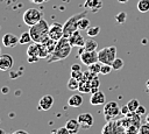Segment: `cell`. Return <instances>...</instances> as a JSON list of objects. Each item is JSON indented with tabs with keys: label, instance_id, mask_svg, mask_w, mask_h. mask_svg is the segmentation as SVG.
I'll use <instances>...</instances> for the list:
<instances>
[{
	"label": "cell",
	"instance_id": "obj_24",
	"mask_svg": "<svg viewBox=\"0 0 149 134\" xmlns=\"http://www.w3.org/2000/svg\"><path fill=\"white\" fill-rule=\"evenodd\" d=\"M100 70H101V63L100 62H95V63L88 65V71L95 76H98V73H100Z\"/></svg>",
	"mask_w": 149,
	"mask_h": 134
},
{
	"label": "cell",
	"instance_id": "obj_3",
	"mask_svg": "<svg viewBox=\"0 0 149 134\" xmlns=\"http://www.w3.org/2000/svg\"><path fill=\"white\" fill-rule=\"evenodd\" d=\"M86 12H87V10L77 13V14L70 16V17L65 21V23L63 24V36H64V37H70V35H71L72 33H74L76 30H79V29H78V21L80 20V17L86 16Z\"/></svg>",
	"mask_w": 149,
	"mask_h": 134
},
{
	"label": "cell",
	"instance_id": "obj_29",
	"mask_svg": "<svg viewBox=\"0 0 149 134\" xmlns=\"http://www.w3.org/2000/svg\"><path fill=\"white\" fill-rule=\"evenodd\" d=\"M123 64H125L123 59L116 57V58L113 61V63H112V68H113V70H120V69L123 68Z\"/></svg>",
	"mask_w": 149,
	"mask_h": 134
},
{
	"label": "cell",
	"instance_id": "obj_9",
	"mask_svg": "<svg viewBox=\"0 0 149 134\" xmlns=\"http://www.w3.org/2000/svg\"><path fill=\"white\" fill-rule=\"evenodd\" d=\"M49 37L54 41H58L63 37V24L61 23H52L49 27Z\"/></svg>",
	"mask_w": 149,
	"mask_h": 134
},
{
	"label": "cell",
	"instance_id": "obj_28",
	"mask_svg": "<svg viewBox=\"0 0 149 134\" xmlns=\"http://www.w3.org/2000/svg\"><path fill=\"white\" fill-rule=\"evenodd\" d=\"M127 106H128V108H129L130 112H136L137 107L140 106V103H139L137 99L134 98V99H130V100L127 103Z\"/></svg>",
	"mask_w": 149,
	"mask_h": 134
},
{
	"label": "cell",
	"instance_id": "obj_39",
	"mask_svg": "<svg viewBox=\"0 0 149 134\" xmlns=\"http://www.w3.org/2000/svg\"><path fill=\"white\" fill-rule=\"evenodd\" d=\"M13 134H29V133L26 132V131H15Z\"/></svg>",
	"mask_w": 149,
	"mask_h": 134
},
{
	"label": "cell",
	"instance_id": "obj_18",
	"mask_svg": "<svg viewBox=\"0 0 149 134\" xmlns=\"http://www.w3.org/2000/svg\"><path fill=\"white\" fill-rule=\"evenodd\" d=\"M83 104V97L78 93H73L69 99H68V105L71 107H79Z\"/></svg>",
	"mask_w": 149,
	"mask_h": 134
},
{
	"label": "cell",
	"instance_id": "obj_32",
	"mask_svg": "<svg viewBox=\"0 0 149 134\" xmlns=\"http://www.w3.org/2000/svg\"><path fill=\"white\" fill-rule=\"evenodd\" d=\"M112 65L111 64H102L101 63V70H100V73L101 75H108L111 71H112Z\"/></svg>",
	"mask_w": 149,
	"mask_h": 134
},
{
	"label": "cell",
	"instance_id": "obj_23",
	"mask_svg": "<svg viewBox=\"0 0 149 134\" xmlns=\"http://www.w3.org/2000/svg\"><path fill=\"white\" fill-rule=\"evenodd\" d=\"M90 27V20L86 16L80 17V20L78 21V29L79 30H86Z\"/></svg>",
	"mask_w": 149,
	"mask_h": 134
},
{
	"label": "cell",
	"instance_id": "obj_20",
	"mask_svg": "<svg viewBox=\"0 0 149 134\" xmlns=\"http://www.w3.org/2000/svg\"><path fill=\"white\" fill-rule=\"evenodd\" d=\"M84 50H86V51H94V50H97V48H98V43L91 37V38H88V40H86L85 41V44H84Z\"/></svg>",
	"mask_w": 149,
	"mask_h": 134
},
{
	"label": "cell",
	"instance_id": "obj_16",
	"mask_svg": "<svg viewBox=\"0 0 149 134\" xmlns=\"http://www.w3.org/2000/svg\"><path fill=\"white\" fill-rule=\"evenodd\" d=\"M101 7H102L101 0H85V2H84V8H86V10H90L93 13L98 12Z\"/></svg>",
	"mask_w": 149,
	"mask_h": 134
},
{
	"label": "cell",
	"instance_id": "obj_13",
	"mask_svg": "<svg viewBox=\"0 0 149 134\" xmlns=\"http://www.w3.org/2000/svg\"><path fill=\"white\" fill-rule=\"evenodd\" d=\"M2 44L6 47V48H14L15 45L20 44L19 43V37L15 35V34H12V33H7L2 36Z\"/></svg>",
	"mask_w": 149,
	"mask_h": 134
},
{
	"label": "cell",
	"instance_id": "obj_35",
	"mask_svg": "<svg viewBox=\"0 0 149 134\" xmlns=\"http://www.w3.org/2000/svg\"><path fill=\"white\" fill-rule=\"evenodd\" d=\"M56 134H71V133L69 132V129H68L65 126H63V127H59V128L56 131Z\"/></svg>",
	"mask_w": 149,
	"mask_h": 134
},
{
	"label": "cell",
	"instance_id": "obj_12",
	"mask_svg": "<svg viewBox=\"0 0 149 134\" xmlns=\"http://www.w3.org/2000/svg\"><path fill=\"white\" fill-rule=\"evenodd\" d=\"M52 105H54V97L50 94H45L40 99L37 108L41 111H49L52 107Z\"/></svg>",
	"mask_w": 149,
	"mask_h": 134
},
{
	"label": "cell",
	"instance_id": "obj_31",
	"mask_svg": "<svg viewBox=\"0 0 149 134\" xmlns=\"http://www.w3.org/2000/svg\"><path fill=\"white\" fill-rule=\"evenodd\" d=\"M127 20V13L126 12H120L115 15V21L118 23H125Z\"/></svg>",
	"mask_w": 149,
	"mask_h": 134
},
{
	"label": "cell",
	"instance_id": "obj_1",
	"mask_svg": "<svg viewBox=\"0 0 149 134\" xmlns=\"http://www.w3.org/2000/svg\"><path fill=\"white\" fill-rule=\"evenodd\" d=\"M71 49H72V45L70 44L69 38L63 36L61 40L57 41L54 51L50 54V56L48 58V63H52V62H56V61L65 59L66 57H69V55L71 52Z\"/></svg>",
	"mask_w": 149,
	"mask_h": 134
},
{
	"label": "cell",
	"instance_id": "obj_11",
	"mask_svg": "<svg viewBox=\"0 0 149 134\" xmlns=\"http://www.w3.org/2000/svg\"><path fill=\"white\" fill-rule=\"evenodd\" d=\"M14 64V59L8 54H1L0 55V70L1 71H8L12 69Z\"/></svg>",
	"mask_w": 149,
	"mask_h": 134
},
{
	"label": "cell",
	"instance_id": "obj_27",
	"mask_svg": "<svg viewBox=\"0 0 149 134\" xmlns=\"http://www.w3.org/2000/svg\"><path fill=\"white\" fill-rule=\"evenodd\" d=\"M99 33H100V27H99V26L88 27V28L86 29V34H87V36H90V37H94V36H97Z\"/></svg>",
	"mask_w": 149,
	"mask_h": 134
},
{
	"label": "cell",
	"instance_id": "obj_25",
	"mask_svg": "<svg viewBox=\"0 0 149 134\" xmlns=\"http://www.w3.org/2000/svg\"><path fill=\"white\" fill-rule=\"evenodd\" d=\"M68 89L71 90V91L78 90L79 89V80L76 79V78H73V77H71L69 79V82H68Z\"/></svg>",
	"mask_w": 149,
	"mask_h": 134
},
{
	"label": "cell",
	"instance_id": "obj_43",
	"mask_svg": "<svg viewBox=\"0 0 149 134\" xmlns=\"http://www.w3.org/2000/svg\"><path fill=\"white\" fill-rule=\"evenodd\" d=\"M146 87H147V90L149 91V79H148V80L146 82Z\"/></svg>",
	"mask_w": 149,
	"mask_h": 134
},
{
	"label": "cell",
	"instance_id": "obj_37",
	"mask_svg": "<svg viewBox=\"0 0 149 134\" xmlns=\"http://www.w3.org/2000/svg\"><path fill=\"white\" fill-rule=\"evenodd\" d=\"M129 112H130V111H129V108H128V106H127V105L121 107V114H122L123 117H126V115H127Z\"/></svg>",
	"mask_w": 149,
	"mask_h": 134
},
{
	"label": "cell",
	"instance_id": "obj_17",
	"mask_svg": "<svg viewBox=\"0 0 149 134\" xmlns=\"http://www.w3.org/2000/svg\"><path fill=\"white\" fill-rule=\"evenodd\" d=\"M65 127L69 129V132H70L71 134H77V133L79 132V129H80L81 126H80L78 119H70V120L66 121Z\"/></svg>",
	"mask_w": 149,
	"mask_h": 134
},
{
	"label": "cell",
	"instance_id": "obj_4",
	"mask_svg": "<svg viewBox=\"0 0 149 134\" xmlns=\"http://www.w3.org/2000/svg\"><path fill=\"white\" fill-rule=\"evenodd\" d=\"M98 58L99 62L102 64H111L113 61L116 58V47L114 45H108L98 51Z\"/></svg>",
	"mask_w": 149,
	"mask_h": 134
},
{
	"label": "cell",
	"instance_id": "obj_10",
	"mask_svg": "<svg viewBox=\"0 0 149 134\" xmlns=\"http://www.w3.org/2000/svg\"><path fill=\"white\" fill-rule=\"evenodd\" d=\"M78 121L80 124V126L84 128V129H87L90 127L93 126L94 124V119H93V115L90 114V113H80L78 115Z\"/></svg>",
	"mask_w": 149,
	"mask_h": 134
},
{
	"label": "cell",
	"instance_id": "obj_22",
	"mask_svg": "<svg viewBox=\"0 0 149 134\" xmlns=\"http://www.w3.org/2000/svg\"><path fill=\"white\" fill-rule=\"evenodd\" d=\"M137 10L141 13H146L149 10V0H139L137 1Z\"/></svg>",
	"mask_w": 149,
	"mask_h": 134
},
{
	"label": "cell",
	"instance_id": "obj_44",
	"mask_svg": "<svg viewBox=\"0 0 149 134\" xmlns=\"http://www.w3.org/2000/svg\"><path fill=\"white\" fill-rule=\"evenodd\" d=\"M146 122H148L149 124V113L147 114V117H146Z\"/></svg>",
	"mask_w": 149,
	"mask_h": 134
},
{
	"label": "cell",
	"instance_id": "obj_45",
	"mask_svg": "<svg viewBox=\"0 0 149 134\" xmlns=\"http://www.w3.org/2000/svg\"><path fill=\"white\" fill-rule=\"evenodd\" d=\"M0 134H5V132H3V129H1V128H0Z\"/></svg>",
	"mask_w": 149,
	"mask_h": 134
},
{
	"label": "cell",
	"instance_id": "obj_40",
	"mask_svg": "<svg viewBox=\"0 0 149 134\" xmlns=\"http://www.w3.org/2000/svg\"><path fill=\"white\" fill-rule=\"evenodd\" d=\"M33 2H35V3H42L43 1H45V0H31Z\"/></svg>",
	"mask_w": 149,
	"mask_h": 134
},
{
	"label": "cell",
	"instance_id": "obj_5",
	"mask_svg": "<svg viewBox=\"0 0 149 134\" xmlns=\"http://www.w3.org/2000/svg\"><path fill=\"white\" fill-rule=\"evenodd\" d=\"M22 19L28 27H31L42 20V13L37 8H28L27 10H24Z\"/></svg>",
	"mask_w": 149,
	"mask_h": 134
},
{
	"label": "cell",
	"instance_id": "obj_19",
	"mask_svg": "<svg viewBox=\"0 0 149 134\" xmlns=\"http://www.w3.org/2000/svg\"><path fill=\"white\" fill-rule=\"evenodd\" d=\"M115 125H116V120H109V121H107L106 125L102 127L101 134H114Z\"/></svg>",
	"mask_w": 149,
	"mask_h": 134
},
{
	"label": "cell",
	"instance_id": "obj_8",
	"mask_svg": "<svg viewBox=\"0 0 149 134\" xmlns=\"http://www.w3.org/2000/svg\"><path fill=\"white\" fill-rule=\"evenodd\" d=\"M27 59L28 62L33 63V62H37L38 58H40V43H30L28 45V49H27Z\"/></svg>",
	"mask_w": 149,
	"mask_h": 134
},
{
	"label": "cell",
	"instance_id": "obj_36",
	"mask_svg": "<svg viewBox=\"0 0 149 134\" xmlns=\"http://www.w3.org/2000/svg\"><path fill=\"white\" fill-rule=\"evenodd\" d=\"M136 113H137V114H140V115L146 114V107H144V106H142V105H140V106L137 107V110H136Z\"/></svg>",
	"mask_w": 149,
	"mask_h": 134
},
{
	"label": "cell",
	"instance_id": "obj_7",
	"mask_svg": "<svg viewBox=\"0 0 149 134\" xmlns=\"http://www.w3.org/2000/svg\"><path fill=\"white\" fill-rule=\"evenodd\" d=\"M79 57H80V61L83 64L85 65H91L95 62H99V58H98V52L94 50V51H86L84 50V48L81 47V50L79 51Z\"/></svg>",
	"mask_w": 149,
	"mask_h": 134
},
{
	"label": "cell",
	"instance_id": "obj_15",
	"mask_svg": "<svg viewBox=\"0 0 149 134\" xmlns=\"http://www.w3.org/2000/svg\"><path fill=\"white\" fill-rule=\"evenodd\" d=\"M90 103L91 105H94V106H98V105H102L106 103V97L104 94V92L101 91H95L91 94V98H90Z\"/></svg>",
	"mask_w": 149,
	"mask_h": 134
},
{
	"label": "cell",
	"instance_id": "obj_34",
	"mask_svg": "<svg viewBox=\"0 0 149 134\" xmlns=\"http://www.w3.org/2000/svg\"><path fill=\"white\" fill-rule=\"evenodd\" d=\"M71 77L78 79V80H81L84 78V72H81V70L79 71H71Z\"/></svg>",
	"mask_w": 149,
	"mask_h": 134
},
{
	"label": "cell",
	"instance_id": "obj_26",
	"mask_svg": "<svg viewBox=\"0 0 149 134\" xmlns=\"http://www.w3.org/2000/svg\"><path fill=\"white\" fill-rule=\"evenodd\" d=\"M90 84H91V93L98 91V90H99V85H100V82H99L98 76H94V77L90 80Z\"/></svg>",
	"mask_w": 149,
	"mask_h": 134
},
{
	"label": "cell",
	"instance_id": "obj_6",
	"mask_svg": "<svg viewBox=\"0 0 149 134\" xmlns=\"http://www.w3.org/2000/svg\"><path fill=\"white\" fill-rule=\"evenodd\" d=\"M119 114H121V108L116 101H108L104 106V115L107 121L114 120Z\"/></svg>",
	"mask_w": 149,
	"mask_h": 134
},
{
	"label": "cell",
	"instance_id": "obj_21",
	"mask_svg": "<svg viewBox=\"0 0 149 134\" xmlns=\"http://www.w3.org/2000/svg\"><path fill=\"white\" fill-rule=\"evenodd\" d=\"M33 41L30 33L29 31H23L20 36H19V43L20 44H30Z\"/></svg>",
	"mask_w": 149,
	"mask_h": 134
},
{
	"label": "cell",
	"instance_id": "obj_33",
	"mask_svg": "<svg viewBox=\"0 0 149 134\" xmlns=\"http://www.w3.org/2000/svg\"><path fill=\"white\" fill-rule=\"evenodd\" d=\"M139 134H149V124H148V122L142 124V125L140 126Z\"/></svg>",
	"mask_w": 149,
	"mask_h": 134
},
{
	"label": "cell",
	"instance_id": "obj_14",
	"mask_svg": "<svg viewBox=\"0 0 149 134\" xmlns=\"http://www.w3.org/2000/svg\"><path fill=\"white\" fill-rule=\"evenodd\" d=\"M68 38L72 47H84V44H85V40L80 35L79 30H76L74 33H72L70 35V37H68Z\"/></svg>",
	"mask_w": 149,
	"mask_h": 134
},
{
	"label": "cell",
	"instance_id": "obj_2",
	"mask_svg": "<svg viewBox=\"0 0 149 134\" xmlns=\"http://www.w3.org/2000/svg\"><path fill=\"white\" fill-rule=\"evenodd\" d=\"M49 24L48 22L42 19L40 22H37L36 24L31 26L29 29L30 36L33 38V42L36 43H44L49 40Z\"/></svg>",
	"mask_w": 149,
	"mask_h": 134
},
{
	"label": "cell",
	"instance_id": "obj_41",
	"mask_svg": "<svg viewBox=\"0 0 149 134\" xmlns=\"http://www.w3.org/2000/svg\"><path fill=\"white\" fill-rule=\"evenodd\" d=\"M7 92H8V87H3V89H2V93H5V94H6Z\"/></svg>",
	"mask_w": 149,
	"mask_h": 134
},
{
	"label": "cell",
	"instance_id": "obj_46",
	"mask_svg": "<svg viewBox=\"0 0 149 134\" xmlns=\"http://www.w3.org/2000/svg\"><path fill=\"white\" fill-rule=\"evenodd\" d=\"M0 55H1V48H0Z\"/></svg>",
	"mask_w": 149,
	"mask_h": 134
},
{
	"label": "cell",
	"instance_id": "obj_38",
	"mask_svg": "<svg viewBox=\"0 0 149 134\" xmlns=\"http://www.w3.org/2000/svg\"><path fill=\"white\" fill-rule=\"evenodd\" d=\"M79 70H80V65L79 64L74 63V64L71 65V71H79Z\"/></svg>",
	"mask_w": 149,
	"mask_h": 134
},
{
	"label": "cell",
	"instance_id": "obj_42",
	"mask_svg": "<svg viewBox=\"0 0 149 134\" xmlns=\"http://www.w3.org/2000/svg\"><path fill=\"white\" fill-rule=\"evenodd\" d=\"M129 0H118V2H120V3H126V2H128Z\"/></svg>",
	"mask_w": 149,
	"mask_h": 134
},
{
	"label": "cell",
	"instance_id": "obj_30",
	"mask_svg": "<svg viewBox=\"0 0 149 134\" xmlns=\"http://www.w3.org/2000/svg\"><path fill=\"white\" fill-rule=\"evenodd\" d=\"M139 129H140V126L132 124L126 128V134H139Z\"/></svg>",
	"mask_w": 149,
	"mask_h": 134
}]
</instances>
